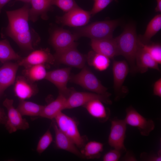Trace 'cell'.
Wrapping results in <instances>:
<instances>
[{
  "mask_svg": "<svg viewBox=\"0 0 161 161\" xmlns=\"http://www.w3.org/2000/svg\"><path fill=\"white\" fill-rule=\"evenodd\" d=\"M29 4L18 9L6 12L8 24L6 29L7 35L21 48L32 50L40 40L38 33L29 26Z\"/></svg>",
  "mask_w": 161,
  "mask_h": 161,
  "instance_id": "6da1fadb",
  "label": "cell"
},
{
  "mask_svg": "<svg viewBox=\"0 0 161 161\" xmlns=\"http://www.w3.org/2000/svg\"><path fill=\"white\" fill-rule=\"evenodd\" d=\"M115 39L119 55L123 56L126 59L131 72H136L137 71L135 59L140 46V40L137 35L135 26L132 24L127 25L122 33Z\"/></svg>",
  "mask_w": 161,
  "mask_h": 161,
  "instance_id": "7a4b0ae2",
  "label": "cell"
},
{
  "mask_svg": "<svg viewBox=\"0 0 161 161\" xmlns=\"http://www.w3.org/2000/svg\"><path fill=\"white\" fill-rule=\"evenodd\" d=\"M119 23L118 20L95 22L77 28L74 34L78 38L82 36L94 40L111 38Z\"/></svg>",
  "mask_w": 161,
  "mask_h": 161,
  "instance_id": "3957f363",
  "label": "cell"
},
{
  "mask_svg": "<svg viewBox=\"0 0 161 161\" xmlns=\"http://www.w3.org/2000/svg\"><path fill=\"white\" fill-rule=\"evenodd\" d=\"M69 80L93 92L109 97L111 95L107 92V88L85 66L79 73L70 76Z\"/></svg>",
  "mask_w": 161,
  "mask_h": 161,
  "instance_id": "277c9868",
  "label": "cell"
},
{
  "mask_svg": "<svg viewBox=\"0 0 161 161\" xmlns=\"http://www.w3.org/2000/svg\"><path fill=\"white\" fill-rule=\"evenodd\" d=\"M54 120L59 129L73 142L77 148H82L83 147L87 138L80 134L77 123L73 118L61 112Z\"/></svg>",
  "mask_w": 161,
  "mask_h": 161,
  "instance_id": "5b68a950",
  "label": "cell"
},
{
  "mask_svg": "<svg viewBox=\"0 0 161 161\" xmlns=\"http://www.w3.org/2000/svg\"><path fill=\"white\" fill-rule=\"evenodd\" d=\"M13 103V100L7 98L3 103L7 111V119L5 126L11 134L19 130H26L30 127L28 121L23 118L18 111L14 107Z\"/></svg>",
  "mask_w": 161,
  "mask_h": 161,
  "instance_id": "8992f818",
  "label": "cell"
},
{
  "mask_svg": "<svg viewBox=\"0 0 161 161\" xmlns=\"http://www.w3.org/2000/svg\"><path fill=\"white\" fill-rule=\"evenodd\" d=\"M124 120L126 124L136 128L142 135L147 136L154 129L153 120L145 117L131 106L127 108Z\"/></svg>",
  "mask_w": 161,
  "mask_h": 161,
  "instance_id": "52a82bcc",
  "label": "cell"
},
{
  "mask_svg": "<svg viewBox=\"0 0 161 161\" xmlns=\"http://www.w3.org/2000/svg\"><path fill=\"white\" fill-rule=\"evenodd\" d=\"M111 126L108 138L109 145L121 152L126 151L124 145L127 124L124 119L115 117L111 120Z\"/></svg>",
  "mask_w": 161,
  "mask_h": 161,
  "instance_id": "ba28073f",
  "label": "cell"
},
{
  "mask_svg": "<svg viewBox=\"0 0 161 161\" xmlns=\"http://www.w3.org/2000/svg\"><path fill=\"white\" fill-rule=\"evenodd\" d=\"M77 45L61 50L55 51L54 55L55 61L60 64L80 69L84 66L86 57L77 49Z\"/></svg>",
  "mask_w": 161,
  "mask_h": 161,
  "instance_id": "9c48e42d",
  "label": "cell"
},
{
  "mask_svg": "<svg viewBox=\"0 0 161 161\" xmlns=\"http://www.w3.org/2000/svg\"><path fill=\"white\" fill-rule=\"evenodd\" d=\"M109 97L94 92H79L73 90L67 98L65 109H71L83 106L89 102L95 99H99L103 103L112 104Z\"/></svg>",
  "mask_w": 161,
  "mask_h": 161,
  "instance_id": "30bf717a",
  "label": "cell"
},
{
  "mask_svg": "<svg viewBox=\"0 0 161 161\" xmlns=\"http://www.w3.org/2000/svg\"><path fill=\"white\" fill-rule=\"evenodd\" d=\"M71 68L69 67L48 72L45 78L55 85L59 90V94L67 98L73 90L67 87L71 76Z\"/></svg>",
  "mask_w": 161,
  "mask_h": 161,
  "instance_id": "8fae6325",
  "label": "cell"
},
{
  "mask_svg": "<svg viewBox=\"0 0 161 161\" xmlns=\"http://www.w3.org/2000/svg\"><path fill=\"white\" fill-rule=\"evenodd\" d=\"M91 15L90 12L84 10L78 6L66 12L57 18V21L64 25L80 27L88 24Z\"/></svg>",
  "mask_w": 161,
  "mask_h": 161,
  "instance_id": "7c38bea8",
  "label": "cell"
},
{
  "mask_svg": "<svg viewBox=\"0 0 161 161\" xmlns=\"http://www.w3.org/2000/svg\"><path fill=\"white\" fill-rule=\"evenodd\" d=\"M128 64L126 61L114 60L112 65L113 86L117 100L124 96L125 92L122 90V86L129 72Z\"/></svg>",
  "mask_w": 161,
  "mask_h": 161,
  "instance_id": "4fadbf2b",
  "label": "cell"
},
{
  "mask_svg": "<svg viewBox=\"0 0 161 161\" xmlns=\"http://www.w3.org/2000/svg\"><path fill=\"white\" fill-rule=\"evenodd\" d=\"M18 61V64L19 66H23L25 68L46 63L52 64L55 61L54 55L51 54L48 48L34 50L27 57Z\"/></svg>",
  "mask_w": 161,
  "mask_h": 161,
  "instance_id": "5bb4252c",
  "label": "cell"
},
{
  "mask_svg": "<svg viewBox=\"0 0 161 161\" xmlns=\"http://www.w3.org/2000/svg\"><path fill=\"white\" fill-rule=\"evenodd\" d=\"M78 38L74 33L69 31L58 28L52 33L50 41L55 51H57L77 45L75 41Z\"/></svg>",
  "mask_w": 161,
  "mask_h": 161,
  "instance_id": "9a60e30c",
  "label": "cell"
},
{
  "mask_svg": "<svg viewBox=\"0 0 161 161\" xmlns=\"http://www.w3.org/2000/svg\"><path fill=\"white\" fill-rule=\"evenodd\" d=\"M24 76H18L14 83L15 95L20 100H25L35 95L37 93V87Z\"/></svg>",
  "mask_w": 161,
  "mask_h": 161,
  "instance_id": "2e32d148",
  "label": "cell"
},
{
  "mask_svg": "<svg viewBox=\"0 0 161 161\" xmlns=\"http://www.w3.org/2000/svg\"><path fill=\"white\" fill-rule=\"evenodd\" d=\"M91 46L93 51L109 58L119 55L115 38L91 39Z\"/></svg>",
  "mask_w": 161,
  "mask_h": 161,
  "instance_id": "e0dca14e",
  "label": "cell"
},
{
  "mask_svg": "<svg viewBox=\"0 0 161 161\" xmlns=\"http://www.w3.org/2000/svg\"><path fill=\"white\" fill-rule=\"evenodd\" d=\"M52 120L51 125L55 133L56 147L58 149L68 151L80 157L84 158L73 142L59 129L54 120Z\"/></svg>",
  "mask_w": 161,
  "mask_h": 161,
  "instance_id": "ac0fdd59",
  "label": "cell"
},
{
  "mask_svg": "<svg viewBox=\"0 0 161 161\" xmlns=\"http://www.w3.org/2000/svg\"><path fill=\"white\" fill-rule=\"evenodd\" d=\"M19 66L18 63L7 62L0 68L1 94L8 87L14 84Z\"/></svg>",
  "mask_w": 161,
  "mask_h": 161,
  "instance_id": "d6986e66",
  "label": "cell"
},
{
  "mask_svg": "<svg viewBox=\"0 0 161 161\" xmlns=\"http://www.w3.org/2000/svg\"><path fill=\"white\" fill-rule=\"evenodd\" d=\"M135 64L137 71L141 73L146 72L149 68L160 71L158 64L142 48L140 43L136 57Z\"/></svg>",
  "mask_w": 161,
  "mask_h": 161,
  "instance_id": "ffe728a7",
  "label": "cell"
},
{
  "mask_svg": "<svg viewBox=\"0 0 161 161\" xmlns=\"http://www.w3.org/2000/svg\"><path fill=\"white\" fill-rule=\"evenodd\" d=\"M31 7L29 11V19L33 22H36L40 16L42 19L47 20V12L52 6L50 0H31Z\"/></svg>",
  "mask_w": 161,
  "mask_h": 161,
  "instance_id": "44dd1931",
  "label": "cell"
},
{
  "mask_svg": "<svg viewBox=\"0 0 161 161\" xmlns=\"http://www.w3.org/2000/svg\"><path fill=\"white\" fill-rule=\"evenodd\" d=\"M102 101L99 99L93 100L83 106L88 113L100 122H105L109 118L110 111L105 107Z\"/></svg>",
  "mask_w": 161,
  "mask_h": 161,
  "instance_id": "7402d4cb",
  "label": "cell"
},
{
  "mask_svg": "<svg viewBox=\"0 0 161 161\" xmlns=\"http://www.w3.org/2000/svg\"><path fill=\"white\" fill-rule=\"evenodd\" d=\"M67 98L63 95L59 94L55 100L44 106L40 117L54 119L59 112L65 109Z\"/></svg>",
  "mask_w": 161,
  "mask_h": 161,
  "instance_id": "603a6c76",
  "label": "cell"
},
{
  "mask_svg": "<svg viewBox=\"0 0 161 161\" xmlns=\"http://www.w3.org/2000/svg\"><path fill=\"white\" fill-rule=\"evenodd\" d=\"M109 58L93 50L89 52L86 57L88 64L99 71L106 69L110 63Z\"/></svg>",
  "mask_w": 161,
  "mask_h": 161,
  "instance_id": "cb8c5ba5",
  "label": "cell"
},
{
  "mask_svg": "<svg viewBox=\"0 0 161 161\" xmlns=\"http://www.w3.org/2000/svg\"><path fill=\"white\" fill-rule=\"evenodd\" d=\"M161 28V15L159 14L155 16L149 21L144 34L139 37L140 41L144 44H148Z\"/></svg>",
  "mask_w": 161,
  "mask_h": 161,
  "instance_id": "d4e9b609",
  "label": "cell"
},
{
  "mask_svg": "<svg viewBox=\"0 0 161 161\" xmlns=\"http://www.w3.org/2000/svg\"><path fill=\"white\" fill-rule=\"evenodd\" d=\"M44 106L32 102L20 100L16 109L22 116H40Z\"/></svg>",
  "mask_w": 161,
  "mask_h": 161,
  "instance_id": "484cf974",
  "label": "cell"
},
{
  "mask_svg": "<svg viewBox=\"0 0 161 161\" xmlns=\"http://www.w3.org/2000/svg\"><path fill=\"white\" fill-rule=\"evenodd\" d=\"M80 151L83 158L87 159L99 158L103 151V145L100 142L92 141L85 144Z\"/></svg>",
  "mask_w": 161,
  "mask_h": 161,
  "instance_id": "4316f807",
  "label": "cell"
},
{
  "mask_svg": "<svg viewBox=\"0 0 161 161\" xmlns=\"http://www.w3.org/2000/svg\"><path fill=\"white\" fill-rule=\"evenodd\" d=\"M25 69L24 76L33 82L45 79L47 72L44 64L34 65Z\"/></svg>",
  "mask_w": 161,
  "mask_h": 161,
  "instance_id": "83f0119b",
  "label": "cell"
},
{
  "mask_svg": "<svg viewBox=\"0 0 161 161\" xmlns=\"http://www.w3.org/2000/svg\"><path fill=\"white\" fill-rule=\"evenodd\" d=\"M21 57L16 53L7 39L0 41V61L3 63L11 60H19Z\"/></svg>",
  "mask_w": 161,
  "mask_h": 161,
  "instance_id": "f1b7e54d",
  "label": "cell"
},
{
  "mask_svg": "<svg viewBox=\"0 0 161 161\" xmlns=\"http://www.w3.org/2000/svg\"><path fill=\"white\" fill-rule=\"evenodd\" d=\"M142 48L158 64H161V46L158 44H144L140 41Z\"/></svg>",
  "mask_w": 161,
  "mask_h": 161,
  "instance_id": "f546056e",
  "label": "cell"
},
{
  "mask_svg": "<svg viewBox=\"0 0 161 161\" xmlns=\"http://www.w3.org/2000/svg\"><path fill=\"white\" fill-rule=\"evenodd\" d=\"M53 140L52 135L48 129L40 138L37 145L36 151L42 154L49 146Z\"/></svg>",
  "mask_w": 161,
  "mask_h": 161,
  "instance_id": "4dcf8cb0",
  "label": "cell"
},
{
  "mask_svg": "<svg viewBox=\"0 0 161 161\" xmlns=\"http://www.w3.org/2000/svg\"><path fill=\"white\" fill-rule=\"evenodd\" d=\"M52 5H55L63 11L67 12L78 6L75 0H50Z\"/></svg>",
  "mask_w": 161,
  "mask_h": 161,
  "instance_id": "1f68e13d",
  "label": "cell"
},
{
  "mask_svg": "<svg viewBox=\"0 0 161 161\" xmlns=\"http://www.w3.org/2000/svg\"><path fill=\"white\" fill-rule=\"evenodd\" d=\"M113 0H94L93 7L90 11L91 16H93L105 8Z\"/></svg>",
  "mask_w": 161,
  "mask_h": 161,
  "instance_id": "d6a6232c",
  "label": "cell"
},
{
  "mask_svg": "<svg viewBox=\"0 0 161 161\" xmlns=\"http://www.w3.org/2000/svg\"><path fill=\"white\" fill-rule=\"evenodd\" d=\"M121 151L116 149L111 150L106 153L103 157V161H117L120 158Z\"/></svg>",
  "mask_w": 161,
  "mask_h": 161,
  "instance_id": "836d02e7",
  "label": "cell"
},
{
  "mask_svg": "<svg viewBox=\"0 0 161 161\" xmlns=\"http://www.w3.org/2000/svg\"><path fill=\"white\" fill-rule=\"evenodd\" d=\"M140 157L141 160L144 161H161V150H159L157 154L143 152L141 154Z\"/></svg>",
  "mask_w": 161,
  "mask_h": 161,
  "instance_id": "e575fe53",
  "label": "cell"
},
{
  "mask_svg": "<svg viewBox=\"0 0 161 161\" xmlns=\"http://www.w3.org/2000/svg\"><path fill=\"white\" fill-rule=\"evenodd\" d=\"M154 95L160 97H161V78H159L154 83L153 86Z\"/></svg>",
  "mask_w": 161,
  "mask_h": 161,
  "instance_id": "d590c367",
  "label": "cell"
},
{
  "mask_svg": "<svg viewBox=\"0 0 161 161\" xmlns=\"http://www.w3.org/2000/svg\"><path fill=\"white\" fill-rule=\"evenodd\" d=\"M122 160L125 161H137V159L134 154L129 151L126 152V154L122 158Z\"/></svg>",
  "mask_w": 161,
  "mask_h": 161,
  "instance_id": "8d00e7d4",
  "label": "cell"
},
{
  "mask_svg": "<svg viewBox=\"0 0 161 161\" xmlns=\"http://www.w3.org/2000/svg\"><path fill=\"white\" fill-rule=\"evenodd\" d=\"M7 119V115L3 109L0 108V124L4 125Z\"/></svg>",
  "mask_w": 161,
  "mask_h": 161,
  "instance_id": "74e56055",
  "label": "cell"
},
{
  "mask_svg": "<svg viewBox=\"0 0 161 161\" xmlns=\"http://www.w3.org/2000/svg\"><path fill=\"white\" fill-rule=\"evenodd\" d=\"M157 5L155 10L156 12L161 13V0H156Z\"/></svg>",
  "mask_w": 161,
  "mask_h": 161,
  "instance_id": "f35d334b",
  "label": "cell"
},
{
  "mask_svg": "<svg viewBox=\"0 0 161 161\" xmlns=\"http://www.w3.org/2000/svg\"><path fill=\"white\" fill-rule=\"evenodd\" d=\"M11 0H0V13L3 7Z\"/></svg>",
  "mask_w": 161,
  "mask_h": 161,
  "instance_id": "ab89813d",
  "label": "cell"
},
{
  "mask_svg": "<svg viewBox=\"0 0 161 161\" xmlns=\"http://www.w3.org/2000/svg\"><path fill=\"white\" fill-rule=\"evenodd\" d=\"M31 0H16V1H20L24 2L26 3H28L30 2Z\"/></svg>",
  "mask_w": 161,
  "mask_h": 161,
  "instance_id": "60d3db41",
  "label": "cell"
},
{
  "mask_svg": "<svg viewBox=\"0 0 161 161\" xmlns=\"http://www.w3.org/2000/svg\"><path fill=\"white\" fill-rule=\"evenodd\" d=\"M1 93H0V95H1Z\"/></svg>",
  "mask_w": 161,
  "mask_h": 161,
  "instance_id": "b9f144b4",
  "label": "cell"
},
{
  "mask_svg": "<svg viewBox=\"0 0 161 161\" xmlns=\"http://www.w3.org/2000/svg\"><path fill=\"white\" fill-rule=\"evenodd\" d=\"M115 0L116 1H117V0Z\"/></svg>",
  "mask_w": 161,
  "mask_h": 161,
  "instance_id": "7bdbcfd3",
  "label": "cell"
}]
</instances>
